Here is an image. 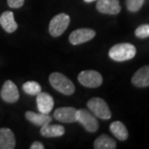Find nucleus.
Returning a JSON list of instances; mask_svg holds the SVG:
<instances>
[{"label":"nucleus","mask_w":149,"mask_h":149,"mask_svg":"<svg viewBox=\"0 0 149 149\" xmlns=\"http://www.w3.org/2000/svg\"><path fill=\"white\" fill-rule=\"evenodd\" d=\"M117 143L114 139L106 134H101L95 139L94 143V148L95 149H115Z\"/></svg>","instance_id":"nucleus-17"},{"label":"nucleus","mask_w":149,"mask_h":149,"mask_svg":"<svg viewBox=\"0 0 149 149\" xmlns=\"http://www.w3.org/2000/svg\"><path fill=\"white\" fill-rule=\"evenodd\" d=\"M132 83L139 88L149 86V65L140 68L132 77Z\"/></svg>","instance_id":"nucleus-13"},{"label":"nucleus","mask_w":149,"mask_h":149,"mask_svg":"<svg viewBox=\"0 0 149 149\" xmlns=\"http://www.w3.org/2000/svg\"><path fill=\"white\" fill-rule=\"evenodd\" d=\"M0 25L5 32L13 33L17 29V23L14 19L13 13L11 11H5L0 16Z\"/></svg>","instance_id":"nucleus-14"},{"label":"nucleus","mask_w":149,"mask_h":149,"mask_svg":"<svg viewBox=\"0 0 149 149\" xmlns=\"http://www.w3.org/2000/svg\"><path fill=\"white\" fill-rule=\"evenodd\" d=\"M145 0H126V6L130 12H138L143 7Z\"/></svg>","instance_id":"nucleus-20"},{"label":"nucleus","mask_w":149,"mask_h":149,"mask_svg":"<svg viewBox=\"0 0 149 149\" xmlns=\"http://www.w3.org/2000/svg\"><path fill=\"white\" fill-rule=\"evenodd\" d=\"M45 148V147H44V145H43L42 143H40V142H34V143H32V145H31V147H30V149H44Z\"/></svg>","instance_id":"nucleus-23"},{"label":"nucleus","mask_w":149,"mask_h":149,"mask_svg":"<svg viewBox=\"0 0 149 149\" xmlns=\"http://www.w3.org/2000/svg\"><path fill=\"white\" fill-rule=\"evenodd\" d=\"M65 128L59 124H45L42 127L40 133L45 138H57L65 134Z\"/></svg>","instance_id":"nucleus-16"},{"label":"nucleus","mask_w":149,"mask_h":149,"mask_svg":"<svg viewBox=\"0 0 149 149\" xmlns=\"http://www.w3.org/2000/svg\"><path fill=\"white\" fill-rule=\"evenodd\" d=\"M25 0H8V4L12 8H19L24 4Z\"/></svg>","instance_id":"nucleus-22"},{"label":"nucleus","mask_w":149,"mask_h":149,"mask_svg":"<svg viewBox=\"0 0 149 149\" xmlns=\"http://www.w3.org/2000/svg\"><path fill=\"white\" fill-rule=\"evenodd\" d=\"M78 110L73 107H61L54 112V117L59 122L70 123L77 121Z\"/></svg>","instance_id":"nucleus-9"},{"label":"nucleus","mask_w":149,"mask_h":149,"mask_svg":"<svg viewBox=\"0 0 149 149\" xmlns=\"http://www.w3.org/2000/svg\"><path fill=\"white\" fill-rule=\"evenodd\" d=\"M137 52L136 47L130 43H119L113 46L109 52V57L115 61H125L133 59Z\"/></svg>","instance_id":"nucleus-2"},{"label":"nucleus","mask_w":149,"mask_h":149,"mask_svg":"<svg viewBox=\"0 0 149 149\" xmlns=\"http://www.w3.org/2000/svg\"><path fill=\"white\" fill-rule=\"evenodd\" d=\"M109 129L113 135L120 141H125L128 139V132L125 125L120 121H114L110 124Z\"/></svg>","instance_id":"nucleus-18"},{"label":"nucleus","mask_w":149,"mask_h":149,"mask_svg":"<svg viewBox=\"0 0 149 149\" xmlns=\"http://www.w3.org/2000/svg\"><path fill=\"white\" fill-rule=\"evenodd\" d=\"M37 109L40 113H49L53 109V98L48 93L40 92L38 95H37Z\"/></svg>","instance_id":"nucleus-11"},{"label":"nucleus","mask_w":149,"mask_h":149,"mask_svg":"<svg viewBox=\"0 0 149 149\" xmlns=\"http://www.w3.org/2000/svg\"><path fill=\"white\" fill-rule=\"evenodd\" d=\"M77 121L90 133H95L99 128V122L95 115L85 109L78 110Z\"/></svg>","instance_id":"nucleus-6"},{"label":"nucleus","mask_w":149,"mask_h":149,"mask_svg":"<svg viewBox=\"0 0 149 149\" xmlns=\"http://www.w3.org/2000/svg\"><path fill=\"white\" fill-rule=\"evenodd\" d=\"M78 80L81 85L87 88H97L103 83L101 74L96 70H83L78 75Z\"/></svg>","instance_id":"nucleus-5"},{"label":"nucleus","mask_w":149,"mask_h":149,"mask_svg":"<svg viewBox=\"0 0 149 149\" xmlns=\"http://www.w3.org/2000/svg\"><path fill=\"white\" fill-rule=\"evenodd\" d=\"M85 3H92V2H94V1H96V0H84Z\"/></svg>","instance_id":"nucleus-24"},{"label":"nucleus","mask_w":149,"mask_h":149,"mask_svg":"<svg viewBox=\"0 0 149 149\" xmlns=\"http://www.w3.org/2000/svg\"><path fill=\"white\" fill-rule=\"evenodd\" d=\"M49 82L56 91L65 95H71L75 91L73 82L60 72H53L50 74Z\"/></svg>","instance_id":"nucleus-1"},{"label":"nucleus","mask_w":149,"mask_h":149,"mask_svg":"<svg viewBox=\"0 0 149 149\" xmlns=\"http://www.w3.org/2000/svg\"><path fill=\"white\" fill-rule=\"evenodd\" d=\"M95 35V31L91 28H79L70 33L69 42L74 46L80 45L92 40Z\"/></svg>","instance_id":"nucleus-7"},{"label":"nucleus","mask_w":149,"mask_h":149,"mask_svg":"<svg viewBox=\"0 0 149 149\" xmlns=\"http://www.w3.org/2000/svg\"><path fill=\"white\" fill-rule=\"evenodd\" d=\"M0 95L5 102L13 104L19 100V91L17 85L12 80H6L2 87Z\"/></svg>","instance_id":"nucleus-8"},{"label":"nucleus","mask_w":149,"mask_h":149,"mask_svg":"<svg viewBox=\"0 0 149 149\" xmlns=\"http://www.w3.org/2000/svg\"><path fill=\"white\" fill-rule=\"evenodd\" d=\"M23 91L30 95H37L42 92V87L36 81H27L22 85Z\"/></svg>","instance_id":"nucleus-19"},{"label":"nucleus","mask_w":149,"mask_h":149,"mask_svg":"<svg viewBox=\"0 0 149 149\" xmlns=\"http://www.w3.org/2000/svg\"><path fill=\"white\" fill-rule=\"evenodd\" d=\"M87 106L91 113L96 117L104 120L109 119L111 118L112 113L109 109V107L106 102L101 98L99 97L91 98L87 102Z\"/></svg>","instance_id":"nucleus-3"},{"label":"nucleus","mask_w":149,"mask_h":149,"mask_svg":"<svg viewBox=\"0 0 149 149\" xmlns=\"http://www.w3.org/2000/svg\"><path fill=\"white\" fill-rule=\"evenodd\" d=\"M135 36L141 39L149 37V24H143L139 26L135 30Z\"/></svg>","instance_id":"nucleus-21"},{"label":"nucleus","mask_w":149,"mask_h":149,"mask_svg":"<svg viewBox=\"0 0 149 149\" xmlns=\"http://www.w3.org/2000/svg\"><path fill=\"white\" fill-rule=\"evenodd\" d=\"M16 146L15 136L10 128H0V149H13Z\"/></svg>","instance_id":"nucleus-12"},{"label":"nucleus","mask_w":149,"mask_h":149,"mask_svg":"<svg viewBox=\"0 0 149 149\" xmlns=\"http://www.w3.org/2000/svg\"><path fill=\"white\" fill-rule=\"evenodd\" d=\"M70 18L66 13H61L54 17L49 24V32L54 37H60L67 29Z\"/></svg>","instance_id":"nucleus-4"},{"label":"nucleus","mask_w":149,"mask_h":149,"mask_svg":"<svg viewBox=\"0 0 149 149\" xmlns=\"http://www.w3.org/2000/svg\"><path fill=\"white\" fill-rule=\"evenodd\" d=\"M25 116L29 122L40 127H42L45 124L50 123L52 121V118L48 113H37L35 112L27 111L25 113Z\"/></svg>","instance_id":"nucleus-15"},{"label":"nucleus","mask_w":149,"mask_h":149,"mask_svg":"<svg viewBox=\"0 0 149 149\" xmlns=\"http://www.w3.org/2000/svg\"><path fill=\"white\" fill-rule=\"evenodd\" d=\"M96 8L104 14L115 15L120 13L121 6L118 0H98Z\"/></svg>","instance_id":"nucleus-10"}]
</instances>
